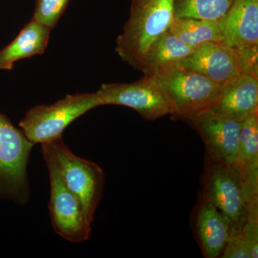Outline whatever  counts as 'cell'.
Returning <instances> with one entry per match:
<instances>
[{"mask_svg": "<svg viewBox=\"0 0 258 258\" xmlns=\"http://www.w3.org/2000/svg\"><path fill=\"white\" fill-rule=\"evenodd\" d=\"M218 25L222 42L237 52L241 75L258 78V0H235Z\"/></svg>", "mask_w": 258, "mask_h": 258, "instance_id": "obj_7", "label": "cell"}, {"mask_svg": "<svg viewBox=\"0 0 258 258\" xmlns=\"http://www.w3.org/2000/svg\"><path fill=\"white\" fill-rule=\"evenodd\" d=\"M209 111L239 122L258 114V79L240 75L224 85L221 94Z\"/></svg>", "mask_w": 258, "mask_h": 258, "instance_id": "obj_13", "label": "cell"}, {"mask_svg": "<svg viewBox=\"0 0 258 258\" xmlns=\"http://www.w3.org/2000/svg\"><path fill=\"white\" fill-rule=\"evenodd\" d=\"M70 0H35L32 20L52 30L63 14Z\"/></svg>", "mask_w": 258, "mask_h": 258, "instance_id": "obj_19", "label": "cell"}, {"mask_svg": "<svg viewBox=\"0 0 258 258\" xmlns=\"http://www.w3.org/2000/svg\"><path fill=\"white\" fill-rule=\"evenodd\" d=\"M200 196L211 202L240 235L247 219V195L243 177L233 166L205 154Z\"/></svg>", "mask_w": 258, "mask_h": 258, "instance_id": "obj_3", "label": "cell"}, {"mask_svg": "<svg viewBox=\"0 0 258 258\" xmlns=\"http://www.w3.org/2000/svg\"><path fill=\"white\" fill-rule=\"evenodd\" d=\"M176 66L203 75L220 85L227 84L241 75L236 50L223 42L201 44Z\"/></svg>", "mask_w": 258, "mask_h": 258, "instance_id": "obj_11", "label": "cell"}, {"mask_svg": "<svg viewBox=\"0 0 258 258\" xmlns=\"http://www.w3.org/2000/svg\"><path fill=\"white\" fill-rule=\"evenodd\" d=\"M34 145L0 113V194L20 205L30 199L28 164Z\"/></svg>", "mask_w": 258, "mask_h": 258, "instance_id": "obj_6", "label": "cell"}, {"mask_svg": "<svg viewBox=\"0 0 258 258\" xmlns=\"http://www.w3.org/2000/svg\"><path fill=\"white\" fill-rule=\"evenodd\" d=\"M195 48L186 45L168 30L158 37L141 58L137 70L144 76H152L164 68L177 66Z\"/></svg>", "mask_w": 258, "mask_h": 258, "instance_id": "obj_16", "label": "cell"}, {"mask_svg": "<svg viewBox=\"0 0 258 258\" xmlns=\"http://www.w3.org/2000/svg\"><path fill=\"white\" fill-rule=\"evenodd\" d=\"M148 77L165 95L172 115L186 121L209 111L224 87L203 75L179 66L164 68Z\"/></svg>", "mask_w": 258, "mask_h": 258, "instance_id": "obj_2", "label": "cell"}, {"mask_svg": "<svg viewBox=\"0 0 258 258\" xmlns=\"http://www.w3.org/2000/svg\"><path fill=\"white\" fill-rule=\"evenodd\" d=\"M243 177L247 201L258 199V114L241 123L235 167Z\"/></svg>", "mask_w": 258, "mask_h": 258, "instance_id": "obj_15", "label": "cell"}, {"mask_svg": "<svg viewBox=\"0 0 258 258\" xmlns=\"http://www.w3.org/2000/svg\"><path fill=\"white\" fill-rule=\"evenodd\" d=\"M104 105L128 107L146 120L172 115V108L159 86L148 76L132 83H103L96 92Z\"/></svg>", "mask_w": 258, "mask_h": 258, "instance_id": "obj_9", "label": "cell"}, {"mask_svg": "<svg viewBox=\"0 0 258 258\" xmlns=\"http://www.w3.org/2000/svg\"><path fill=\"white\" fill-rule=\"evenodd\" d=\"M192 215L194 232L204 257H221L232 235L228 219L211 202L201 196Z\"/></svg>", "mask_w": 258, "mask_h": 258, "instance_id": "obj_12", "label": "cell"}, {"mask_svg": "<svg viewBox=\"0 0 258 258\" xmlns=\"http://www.w3.org/2000/svg\"><path fill=\"white\" fill-rule=\"evenodd\" d=\"M220 257L251 258L248 246L241 234L230 236Z\"/></svg>", "mask_w": 258, "mask_h": 258, "instance_id": "obj_20", "label": "cell"}, {"mask_svg": "<svg viewBox=\"0 0 258 258\" xmlns=\"http://www.w3.org/2000/svg\"><path fill=\"white\" fill-rule=\"evenodd\" d=\"M240 234L248 246L251 258H257L258 217H247Z\"/></svg>", "mask_w": 258, "mask_h": 258, "instance_id": "obj_21", "label": "cell"}, {"mask_svg": "<svg viewBox=\"0 0 258 258\" xmlns=\"http://www.w3.org/2000/svg\"><path fill=\"white\" fill-rule=\"evenodd\" d=\"M235 0H175L174 17L219 20Z\"/></svg>", "mask_w": 258, "mask_h": 258, "instance_id": "obj_18", "label": "cell"}, {"mask_svg": "<svg viewBox=\"0 0 258 258\" xmlns=\"http://www.w3.org/2000/svg\"><path fill=\"white\" fill-rule=\"evenodd\" d=\"M169 31L193 48L205 42L222 41L218 20L174 17Z\"/></svg>", "mask_w": 258, "mask_h": 258, "instance_id": "obj_17", "label": "cell"}, {"mask_svg": "<svg viewBox=\"0 0 258 258\" xmlns=\"http://www.w3.org/2000/svg\"><path fill=\"white\" fill-rule=\"evenodd\" d=\"M101 106L96 92L69 94L53 104L32 107L20 122V126L32 143H46L62 137L64 129L73 121Z\"/></svg>", "mask_w": 258, "mask_h": 258, "instance_id": "obj_4", "label": "cell"}, {"mask_svg": "<svg viewBox=\"0 0 258 258\" xmlns=\"http://www.w3.org/2000/svg\"><path fill=\"white\" fill-rule=\"evenodd\" d=\"M187 122L203 139L206 154L235 167L242 122L210 111L203 112Z\"/></svg>", "mask_w": 258, "mask_h": 258, "instance_id": "obj_10", "label": "cell"}, {"mask_svg": "<svg viewBox=\"0 0 258 258\" xmlns=\"http://www.w3.org/2000/svg\"><path fill=\"white\" fill-rule=\"evenodd\" d=\"M50 180V200L48 205L54 230L64 240L80 243L89 239L91 225L75 194L64 183L55 159L42 145Z\"/></svg>", "mask_w": 258, "mask_h": 258, "instance_id": "obj_8", "label": "cell"}, {"mask_svg": "<svg viewBox=\"0 0 258 258\" xmlns=\"http://www.w3.org/2000/svg\"><path fill=\"white\" fill-rule=\"evenodd\" d=\"M175 0H132L123 32L116 39L120 58L137 69L149 46L168 31L174 18Z\"/></svg>", "mask_w": 258, "mask_h": 258, "instance_id": "obj_1", "label": "cell"}, {"mask_svg": "<svg viewBox=\"0 0 258 258\" xmlns=\"http://www.w3.org/2000/svg\"><path fill=\"white\" fill-rule=\"evenodd\" d=\"M41 145L52 154L64 183L79 199L88 221L92 224L104 188L103 169L74 154L62 137Z\"/></svg>", "mask_w": 258, "mask_h": 258, "instance_id": "obj_5", "label": "cell"}, {"mask_svg": "<svg viewBox=\"0 0 258 258\" xmlns=\"http://www.w3.org/2000/svg\"><path fill=\"white\" fill-rule=\"evenodd\" d=\"M50 32L35 20L29 22L15 40L0 50V71H11L18 61L43 54L48 45Z\"/></svg>", "mask_w": 258, "mask_h": 258, "instance_id": "obj_14", "label": "cell"}]
</instances>
